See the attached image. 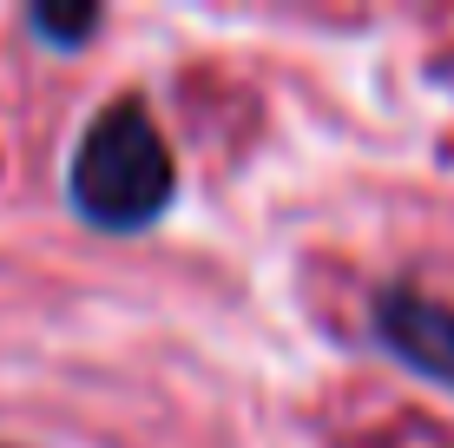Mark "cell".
Listing matches in <instances>:
<instances>
[{
    "mask_svg": "<svg viewBox=\"0 0 454 448\" xmlns=\"http://www.w3.org/2000/svg\"><path fill=\"white\" fill-rule=\"evenodd\" d=\"M375 343H382L402 369L454 389V303L421 297L409 284L382 290V297H375Z\"/></svg>",
    "mask_w": 454,
    "mask_h": 448,
    "instance_id": "cell-2",
    "label": "cell"
},
{
    "mask_svg": "<svg viewBox=\"0 0 454 448\" xmlns=\"http://www.w3.org/2000/svg\"><path fill=\"white\" fill-rule=\"evenodd\" d=\"M67 192H73V211H80L86 224L145 231L171 205V192H178V165H171V145H165L159 119L138 99H113L80 132Z\"/></svg>",
    "mask_w": 454,
    "mask_h": 448,
    "instance_id": "cell-1",
    "label": "cell"
},
{
    "mask_svg": "<svg viewBox=\"0 0 454 448\" xmlns=\"http://www.w3.org/2000/svg\"><path fill=\"white\" fill-rule=\"evenodd\" d=\"M34 34H46L53 46H80L99 34V7H34Z\"/></svg>",
    "mask_w": 454,
    "mask_h": 448,
    "instance_id": "cell-3",
    "label": "cell"
}]
</instances>
